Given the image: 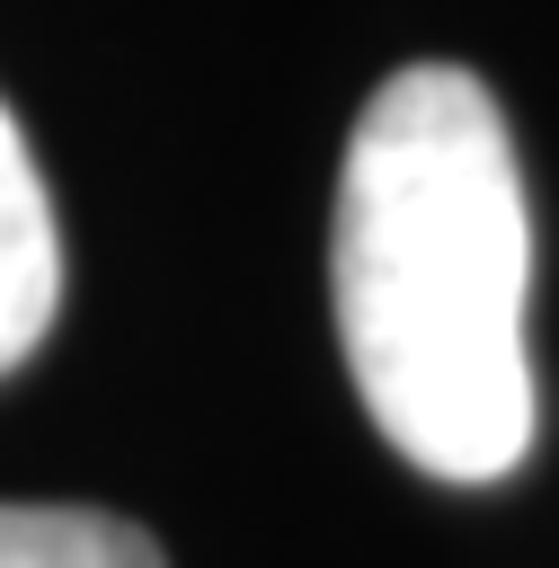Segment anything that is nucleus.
Segmentation results:
<instances>
[{
    "label": "nucleus",
    "mask_w": 559,
    "mask_h": 568,
    "mask_svg": "<svg viewBox=\"0 0 559 568\" xmlns=\"http://www.w3.org/2000/svg\"><path fill=\"white\" fill-rule=\"evenodd\" d=\"M328 302L346 373L399 462L479 488L532 453V204L479 71H390L337 169Z\"/></svg>",
    "instance_id": "f257e3e1"
},
{
    "label": "nucleus",
    "mask_w": 559,
    "mask_h": 568,
    "mask_svg": "<svg viewBox=\"0 0 559 568\" xmlns=\"http://www.w3.org/2000/svg\"><path fill=\"white\" fill-rule=\"evenodd\" d=\"M53 311H62V231H53L44 169L0 98V373H18L44 346Z\"/></svg>",
    "instance_id": "f03ea898"
},
{
    "label": "nucleus",
    "mask_w": 559,
    "mask_h": 568,
    "mask_svg": "<svg viewBox=\"0 0 559 568\" xmlns=\"http://www.w3.org/2000/svg\"><path fill=\"white\" fill-rule=\"evenodd\" d=\"M0 568H169L160 541L106 506H0Z\"/></svg>",
    "instance_id": "7ed1b4c3"
}]
</instances>
